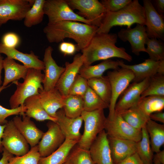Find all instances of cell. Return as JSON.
Returning a JSON list of instances; mask_svg holds the SVG:
<instances>
[{
    "mask_svg": "<svg viewBox=\"0 0 164 164\" xmlns=\"http://www.w3.org/2000/svg\"><path fill=\"white\" fill-rule=\"evenodd\" d=\"M98 28L76 21H62L47 24L43 31L50 43H58L67 38L73 39L77 43V51H79L88 45Z\"/></svg>",
    "mask_w": 164,
    "mask_h": 164,
    "instance_id": "1",
    "label": "cell"
},
{
    "mask_svg": "<svg viewBox=\"0 0 164 164\" xmlns=\"http://www.w3.org/2000/svg\"><path fill=\"white\" fill-rule=\"evenodd\" d=\"M117 39L116 33H96L88 45L81 51L84 59L83 65H90L97 61L114 57L132 61V56L125 48L116 46Z\"/></svg>",
    "mask_w": 164,
    "mask_h": 164,
    "instance_id": "2",
    "label": "cell"
},
{
    "mask_svg": "<svg viewBox=\"0 0 164 164\" xmlns=\"http://www.w3.org/2000/svg\"><path fill=\"white\" fill-rule=\"evenodd\" d=\"M135 23L144 26L145 23L144 9L138 0L132 1L118 11H107L96 33L107 34L113 26H126L129 28Z\"/></svg>",
    "mask_w": 164,
    "mask_h": 164,
    "instance_id": "3",
    "label": "cell"
},
{
    "mask_svg": "<svg viewBox=\"0 0 164 164\" xmlns=\"http://www.w3.org/2000/svg\"><path fill=\"white\" fill-rule=\"evenodd\" d=\"M44 74L41 70L34 68H29L24 82L18 81L13 82L16 86V89L10 97L9 102L10 108L13 109L24 105L27 98L39 95V91L43 90L42 84Z\"/></svg>",
    "mask_w": 164,
    "mask_h": 164,
    "instance_id": "4",
    "label": "cell"
},
{
    "mask_svg": "<svg viewBox=\"0 0 164 164\" xmlns=\"http://www.w3.org/2000/svg\"><path fill=\"white\" fill-rule=\"evenodd\" d=\"M104 110L83 111L81 116L84 123V130L77 144L79 147L89 150L98 135L104 130L107 118Z\"/></svg>",
    "mask_w": 164,
    "mask_h": 164,
    "instance_id": "5",
    "label": "cell"
},
{
    "mask_svg": "<svg viewBox=\"0 0 164 164\" xmlns=\"http://www.w3.org/2000/svg\"><path fill=\"white\" fill-rule=\"evenodd\" d=\"M44 10L45 15L48 19L47 24L62 21H73L93 25L91 21L74 12L66 0H46Z\"/></svg>",
    "mask_w": 164,
    "mask_h": 164,
    "instance_id": "6",
    "label": "cell"
},
{
    "mask_svg": "<svg viewBox=\"0 0 164 164\" xmlns=\"http://www.w3.org/2000/svg\"><path fill=\"white\" fill-rule=\"evenodd\" d=\"M110 83L111 96L109 107V112L108 117L112 119L115 114V107L118 98L133 81L134 75L133 72L127 68L121 67L109 71L107 73Z\"/></svg>",
    "mask_w": 164,
    "mask_h": 164,
    "instance_id": "7",
    "label": "cell"
},
{
    "mask_svg": "<svg viewBox=\"0 0 164 164\" xmlns=\"http://www.w3.org/2000/svg\"><path fill=\"white\" fill-rule=\"evenodd\" d=\"M104 130L109 138L138 142L142 137V130L133 128L125 121L120 114L115 113L112 119L107 118Z\"/></svg>",
    "mask_w": 164,
    "mask_h": 164,
    "instance_id": "8",
    "label": "cell"
},
{
    "mask_svg": "<svg viewBox=\"0 0 164 164\" xmlns=\"http://www.w3.org/2000/svg\"><path fill=\"white\" fill-rule=\"evenodd\" d=\"M71 8L78 11V15L99 27L107 11L98 0H66Z\"/></svg>",
    "mask_w": 164,
    "mask_h": 164,
    "instance_id": "9",
    "label": "cell"
},
{
    "mask_svg": "<svg viewBox=\"0 0 164 164\" xmlns=\"http://www.w3.org/2000/svg\"><path fill=\"white\" fill-rule=\"evenodd\" d=\"M2 143L4 148L16 156L23 155L29 151L28 143L12 120L8 121L5 125Z\"/></svg>",
    "mask_w": 164,
    "mask_h": 164,
    "instance_id": "10",
    "label": "cell"
},
{
    "mask_svg": "<svg viewBox=\"0 0 164 164\" xmlns=\"http://www.w3.org/2000/svg\"><path fill=\"white\" fill-rule=\"evenodd\" d=\"M35 0H0V26L10 20L21 21Z\"/></svg>",
    "mask_w": 164,
    "mask_h": 164,
    "instance_id": "11",
    "label": "cell"
},
{
    "mask_svg": "<svg viewBox=\"0 0 164 164\" xmlns=\"http://www.w3.org/2000/svg\"><path fill=\"white\" fill-rule=\"evenodd\" d=\"M47 126L48 129L44 133L38 144L41 157H46L53 153L63 144L66 139L56 122L49 121Z\"/></svg>",
    "mask_w": 164,
    "mask_h": 164,
    "instance_id": "12",
    "label": "cell"
},
{
    "mask_svg": "<svg viewBox=\"0 0 164 164\" xmlns=\"http://www.w3.org/2000/svg\"><path fill=\"white\" fill-rule=\"evenodd\" d=\"M150 78H147L139 82H133L130 84L119 97L117 102L115 112L120 114L136 105L142 93L148 86Z\"/></svg>",
    "mask_w": 164,
    "mask_h": 164,
    "instance_id": "13",
    "label": "cell"
},
{
    "mask_svg": "<svg viewBox=\"0 0 164 164\" xmlns=\"http://www.w3.org/2000/svg\"><path fill=\"white\" fill-rule=\"evenodd\" d=\"M143 2L148 37L163 40L164 21L162 15L156 10L150 0H144Z\"/></svg>",
    "mask_w": 164,
    "mask_h": 164,
    "instance_id": "14",
    "label": "cell"
},
{
    "mask_svg": "<svg viewBox=\"0 0 164 164\" xmlns=\"http://www.w3.org/2000/svg\"><path fill=\"white\" fill-rule=\"evenodd\" d=\"M119 62L120 67L128 68L133 72V82L141 81L157 73L164 74V60L157 61L149 58L141 63L133 65L126 64L122 60Z\"/></svg>",
    "mask_w": 164,
    "mask_h": 164,
    "instance_id": "15",
    "label": "cell"
},
{
    "mask_svg": "<svg viewBox=\"0 0 164 164\" xmlns=\"http://www.w3.org/2000/svg\"><path fill=\"white\" fill-rule=\"evenodd\" d=\"M53 49L49 46L44 51L43 62L44 64V77L42 82L43 90L47 91L55 87L65 67L58 66L52 56Z\"/></svg>",
    "mask_w": 164,
    "mask_h": 164,
    "instance_id": "16",
    "label": "cell"
},
{
    "mask_svg": "<svg viewBox=\"0 0 164 164\" xmlns=\"http://www.w3.org/2000/svg\"><path fill=\"white\" fill-rule=\"evenodd\" d=\"M136 24L133 28L121 29L117 36L123 42H129L132 52L138 56L141 52L146 53L145 45L148 37L145 26Z\"/></svg>",
    "mask_w": 164,
    "mask_h": 164,
    "instance_id": "17",
    "label": "cell"
},
{
    "mask_svg": "<svg viewBox=\"0 0 164 164\" xmlns=\"http://www.w3.org/2000/svg\"><path fill=\"white\" fill-rule=\"evenodd\" d=\"M84 60L82 54L78 53L75 56L72 62L65 63V70L55 86L63 97L69 94L70 88L84 64Z\"/></svg>",
    "mask_w": 164,
    "mask_h": 164,
    "instance_id": "18",
    "label": "cell"
},
{
    "mask_svg": "<svg viewBox=\"0 0 164 164\" xmlns=\"http://www.w3.org/2000/svg\"><path fill=\"white\" fill-rule=\"evenodd\" d=\"M20 117L16 116L12 120L13 123L31 147L38 144L44 132L38 128L30 118L26 116L25 112Z\"/></svg>",
    "mask_w": 164,
    "mask_h": 164,
    "instance_id": "19",
    "label": "cell"
},
{
    "mask_svg": "<svg viewBox=\"0 0 164 164\" xmlns=\"http://www.w3.org/2000/svg\"><path fill=\"white\" fill-rule=\"evenodd\" d=\"M89 150L94 164H114L107 134L104 130L98 135Z\"/></svg>",
    "mask_w": 164,
    "mask_h": 164,
    "instance_id": "20",
    "label": "cell"
},
{
    "mask_svg": "<svg viewBox=\"0 0 164 164\" xmlns=\"http://www.w3.org/2000/svg\"><path fill=\"white\" fill-rule=\"evenodd\" d=\"M56 122L66 139L79 141L81 135L80 130L83 121L81 116L72 118L67 116L63 108L56 113Z\"/></svg>",
    "mask_w": 164,
    "mask_h": 164,
    "instance_id": "21",
    "label": "cell"
},
{
    "mask_svg": "<svg viewBox=\"0 0 164 164\" xmlns=\"http://www.w3.org/2000/svg\"><path fill=\"white\" fill-rule=\"evenodd\" d=\"M0 53L5 55L7 57L17 60L28 68H34L40 70H44L43 62L40 60L33 52L30 53H24L16 48H9L0 43Z\"/></svg>",
    "mask_w": 164,
    "mask_h": 164,
    "instance_id": "22",
    "label": "cell"
},
{
    "mask_svg": "<svg viewBox=\"0 0 164 164\" xmlns=\"http://www.w3.org/2000/svg\"><path fill=\"white\" fill-rule=\"evenodd\" d=\"M114 164L118 163L136 152L137 142L108 137Z\"/></svg>",
    "mask_w": 164,
    "mask_h": 164,
    "instance_id": "23",
    "label": "cell"
},
{
    "mask_svg": "<svg viewBox=\"0 0 164 164\" xmlns=\"http://www.w3.org/2000/svg\"><path fill=\"white\" fill-rule=\"evenodd\" d=\"M39 96L46 112L51 117L56 118V112L63 107V97L55 87L47 91H40Z\"/></svg>",
    "mask_w": 164,
    "mask_h": 164,
    "instance_id": "24",
    "label": "cell"
},
{
    "mask_svg": "<svg viewBox=\"0 0 164 164\" xmlns=\"http://www.w3.org/2000/svg\"><path fill=\"white\" fill-rule=\"evenodd\" d=\"M3 69L5 71V76L2 86L5 87L11 82L13 83L21 78L24 80L29 68L16 63L15 60L7 57L3 59Z\"/></svg>",
    "mask_w": 164,
    "mask_h": 164,
    "instance_id": "25",
    "label": "cell"
},
{
    "mask_svg": "<svg viewBox=\"0 0 164 164\" xmlns=\"http://www.w3.org/2000/svg\"><path fill=\"white\" fill-rule=\"evenodd\" d=\"M79 141L66 139L63 144L49 155L41 157L38 164H63Z\"/></svg>",
    "mask_w": 164,
    "mask_h": 164,
    "instance_id": "26",
    "label": "cell"
},
{
    "mask_svg": "<svg viewBox=\"0 0 164 164\" xmlns=\"http://www.w3.org/2000/svg\"><path fill=\"white\" fill-rule=\"evenodd\" d=\"M119 60L111 59L104 60L94 65H83L80 68L78 74L87 80L103 76L104 73L109 69H117L119 67Z\"/></svg>",
    "mask_w": 164,
    "mask_h": 164,
    "instance_id": "27",
    "label": "cell"
},
{
    "mask_svg": "<svg viewBox=\"0 0 164 164\" xmlns=\"http://www.w3.org/2000/svg\"><path fill=\"white\" fill-rule=\"evenodd\" d=\"M24 104L26 108L25 114L30 118L39 121L48 120L56 122V119L50 116L43 107L39 95L27 98L25 100Z\"/></svg>",
    "mask_w": 164,
    "mask_h": 164,
    "instance_id": "28",
    "label": "cell"
},
{
    "mask_svg": "<svg viewBox=\"0 0 164 164\" xmlns=\"http://www.w3.org/2000/svg\"><path fill=\"white\" fill-rule=\"evenodd\" d=\"M145 127L149 136L152 151L155 153L159 152L164 144V124L149 119Z\"/></svg>",
    "mask_w": 164,
    "mask_h": 164,
    "instance_id": "29",
    "label": "cell"
},
{
    "mask_svg": "<svg viewBox=\"0 0 164 164\" xmlns=\"http://www.w3.org/2000/svg\"><path fill=\"white\" fill-rule=\"evenodd\" d=\"M87 81L89 87L109 105L111 91L110 83L107 76L90 79Z\"/></svg>",
    "mask_w": 164,
    "mask_h": 164,
    "instance_id": "30",
    "label": "cell"
},
{
    "mask_svg": "<svg viewBox=\"0 0 164 164\" xmlns=\"http://www.w3.org/2000/svg\"><path fill=\"white\" fill-rule=\"evenodd\" d=\"M120 114L123 119L133 128L141 130L150 119L137 105L122 112Z\"/></svg>",
    "mask_w": 164,
    "mask_h": 164,
    "instance_id": "31",
    "label": "cell"
},
{
    "mask_svg": "<svg viewBox=\"0 0 164 164\" xmlns=\"http://www.w3.org/2000/svg\"><path fill=\"white\" fill-rule=\"evenodd\" d=\"M137 106L149 116L153 113L162 111L164 108V96L150 95L140 98Z\"/></svg>",
    "mask_w": 164,
    "mask_h": 164,
    "instance_id": "32",
    "label": "cell"
},
{
    "mask_svg": "<svg viewBox=\"0 0 164 164\" xmlns=\"http://www.w3.org/2000/svg\"><path fill=\"white\" fill-rule=\"evenodd\" d=\"M64 104L63 109L65 115L70 118L81 116L84 111L83 97L68 94L63 97Z\"/></svg>",
    "mask_w": 164,
    "mask_h": 164,
    "instance_id": "33",
    "label": "cell"
},
{
    "mask_svg": "<svg viewBox=\"0 0 164 164\" xmlns=\"http://www.w3.org/2000/svg\"><path fill=\"white\" fill-rule=\"evenodd\" d=\"M142 137L137 142L136 152L143 164H153V152L149 137L145 127L142 129Z\"/></svg>",
    "mask_w": 164,
    "mask_h": 164,
    "instance_id": "34",
    "label": "cell"
},
{
    "mask_svg": "<svg viewBox=\"0 0 164 164\" xmlns=\"http://www.w3.org/2000/svg\"><path fill=\"white\" fill-rule=\"evenodd\" d=\"M46 0H35L24 19V24L27 27L38 25L42 21L45 15L44 6Z\"/></svg>",
    "mask_w": 164,
    "mask_h": 164,
    "instance_id": "35",
    "label": "cell"
},
{
    "mask_svg": "<svg viewBox=\"0 0 164 164\" xmlns=\"http://www.w3.org/2000/svg\"><path fill=\"white\" fill-rule=\"evenodd\" d=\"M83 98L84 111H90L109 108V105L103 101L89 86Z\"/></svg>",
    "mask_w": 164,
    "mask_h": 164,
    "instance_id": "36",
    "label": "cell"
},
{
    "mask_svg": "<svg viewBox=\"0 0 164 164\" xmlns=\"http://www.w3.org/2000/svg\"><path fill=\"white\" fill-rule=\"evenodd\" d=\"M150 95L164 96V74L157 73L151 77L148 86L141 97Z\"/></svg>",
    "mask_w": 164,
    "mask_h": 164,
    "instance_id": "37",
    "label": "cell"
},
{
    "mask_svg": "<svg viewBox=\"0 0 164 164\" xmlns=\"http://www.w3.org/2000/svg\"><path fill=\"white\" fill-rule=\"evenodd\" d=\"M146 53L149 59L155 61L164 60V44L160 39L147 38L146 44Z\"/></svg>",
    "mask_w": 164,
    "mask_h": 164,
    "instance_id": "38",
    "label": "cell"
},
{
    "mask_svg": "<svg viewBox=\"0 0 164 164\" xmlns=\"http://www.w3.org/2000/svg\"><path fill=\"white\" fill-rule=\"evenodd\" d=\"M70 152L65 162L67 164H94L89 150L77 147Z\"/></svg>",
    "mask_w": 164,
    "mask_h": 164,
    "instance_id": "39",
    "label": "cell"
},
{
    "mask_svg": "<svg viewBox=\"0 0 164 164\" xmlns=\"http://www.w3.org/2000/svg\"><path fill=\"white\" fill-rule=\"evenodd\" d=\"M40 157L37 145L31 147L23 155L11 157L9 160L8 164H38Z\"/></svg>",
    "mask_w": 164,
    "mask_h": 164,
    "instance_id": "40",
    "label": "cell"
},
{
    "mask_svg": "<svg viewBox=\"0 0 164 164\" xmlns=\"http://www.w3.org/2000/svg\"><path fill=\"white\" fill-rule=\"evenodd\" d=\"M88 87L87 80L78 74L70 88L69 94L83 97Z\"/></svg>",
    "mask_w": 164,
    "mask_h": 164,
    "instance_id": "41",
    "label": "cell"
},
{
    "mask_svg": "<svg viewBox=\"0 0 164 164\" xmlns=\"http://www.w3.org/2000/svg\"><path fill=\"white\" fill-rule=\"evenodd\" d=\"M7 87V86H0V93L2 90ZM26 109V108L24 104L13 109L7 108L0 104V125H6L8 121L6 119L7 118L12 115H21L22 113H25Z\"/></svg>",
    "mask_w": 164,
    "mask_h": 164,
    "instance_id": "42",
    "label": "cell"
},
{
    "mask_svg": "<svg viewBox=\"0 0 164 164\" xmlns=\"http://www.w3.org/2000/svg\"><path fill=\"white\" fill-rule=\"evenodd\" d=\"M132 0H102L101 2L107 11L114 12L118 11L129 4Z\"/></svg>",
    "mask_w": 164,
    "mask_h": 164,
    "instance_id": "43",
    "label": "cell"
},
{
    "mask_svg": "<svg viewBox=\"0 0 164 164\" xmlns=\"http://www.w3.org/2000/svg\"><path fill=\"white\" fill-rule=\"evenodd\" d=\"M20 39L19 36L13 32L5 33L2 38L1 42L5 46L12 48H16L19 44Z\"/></svg>",
    "mask_w": 164,
    "mask_h": 164,
    "instance_id": "44",
    "label": "cell"
},
{
    "mask_svg": "<svg viewBox=\"0 0 164 164\" xmlns=\"http://www.w3.org/2000/svg\"><path fill=\"white\" fill-rule=\"evenodd\" d=\"M59 49L65 56L73 55L77 51L76 45L69 42L63 41L60 43Z\"/></svg>",
    "mask_w": 164,
    "mask_h": 164,
    "instance_id": "45",
    "label": "cell"
},
{
    "mask_svg": "<svg viewBox=\"0 0 164 164\" xmlns=\"http://www.w3.org/2000/svg\"><path fill=\"white\" fill-rule=\"evenodd\" d=\"M114 164H143L137 153H135L126 158L122 161Z\"/></svg>",
    "mask_w": 164,
    "mask_h": 164,
    "instance_id": "46",
    "label": "cell"
},
{
    "mask_svg": "<svg viewBox=\"0 0 164 164\" xmlns=\"http://www.w3.org/2000/svg\"><path fill=\"white\" fill-rule=\"evenodd\" d=\"M152 162L154 164H164V150L156 153L153 155Z\"/></svg>",
    "mask_w": 164,
    "mask_h": 164,
    "instance_id": "47",
    "label": "cell"
},
{
    "mask_svg": "<svg viewBox=\"0 0 164 164\" xmlns=\"http://www.w3.org/2000/svg\"><path fill=\"white\" fill-rule=\"evenodd\" d=\"M149 117L153 121L164 123V113L162 111L152 113L149 115Z\"/></svg>",
    "mask_w": 164,
    "mask_h": 164,
    "instance_id": "48",
    "label": "cell"
},
{
    "mask_svg": "<svg viewBox=\"0 0 164 164\" xmlns=\"http://www.w3.org/2000/svg\"><path fill=\"white\" fill-rule=\"evenodd\" d=\"M13 155L3 148L2 157L0 160V164H8L9 160Z\"/></svg>",
    "mask_w": 164,
    "mask_h": 164,
    "instance_id": "49",
    "label": "cell"
},
{
    "mask_svg": "<svg viewBox=\"0 0 164 164\" xmlns=\"http://www.w3.org/2000/svg\"><path fill=\"white\" fill-rule=\"evenodd\" d=\"M155 4L158 11L162 14L164 12V0H155Z\"/></svg>",
    "mask_w": 164,
    "mask_h": 164,
    "instance_id": "50",
    "label": "cell"
},
{
    "mask_svg": "<svg viewBox=\"0 0 164 164\" xmlns=\"http://www.w3.org/2000/svg\"><path fill=\"white\" fill-rule=\"evenodd\" d=\"M5 127V125H0V153L2 152L3 151V147L2 144V140Z\"/></svg>",
    "mask_w": 164,
    "mask_h": 164,
    "instance_id": "51",
    "label": "cell"
},
{
    "mask_svg": "<svg viewBox=\"0 0 164 164\" xmlns=\"http://www.w3.org/2000/svg\"><path fill=\"white\" fill-rule=\"evenodd\" d=\"M3 57L0 53V86L2 83L1 79V73L2 69H3Z\"/></svg>",
    "mask_w": 164,
    "mask_h": 164,
    "instance_id": "52",
    "label": "cell"
},
{
    "mask_svg": "<svg viewBox=\"0 0 164 164\" xmlns=\"http://www.w3.org/2000/svg\"><path fill=\"white\" fill-rule=\"evenodd\" d=\"M63 164H67L65 162Z\"/></svg>",
    "mask_w": 164,
    "mask_h": 164,
    "instance_id": "53",
    "label": "cell"
}]
</instances>
